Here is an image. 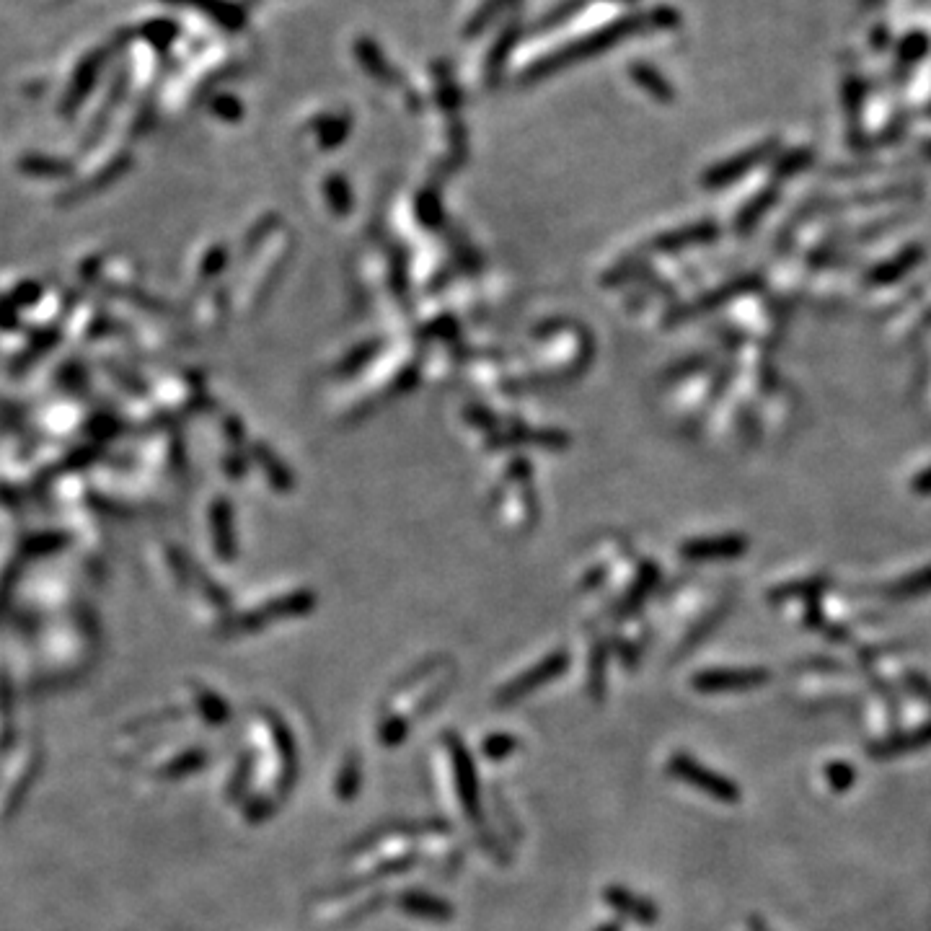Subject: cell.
<instances>
[{
	"instance_id": "6da1fadb",
	"label": "cell",
	"mask_w": 931,
	"mask_h": 931,
	"mask_svg": "<svg viewBox=\"0 0 931 931\" xmlns=\"http://www.w3.org/2000/svg\"><path fill=\"white\" fill-rule=\"evenodd\" d=\"M675 26H681V13L675 11L673 6H655L650 11H634L626 13L621 19H613L611 24L593 29V32L582 34V37L572 39L559 50H551L549 55L533 60L528 68L520 73V83L523 86H533V83L544 81L549 75L562 73V70L572 68L577 63H585L590 57L603 55V52L619 47L624 39L637 37V34H650V32H670Z\"/></svg>"
},
{
	"instance_id": "7a4b0ae2",
	"label": "cell",
	"mask_w": 931,
	"mask_h": 931,
	"mask_svg": "<svg viewBox=\"0 0 931 931\" xmlns=\"http://www.w3.org/2000/svg\"><path fill=\"white\" fill-rule=\"evenodd\" d=\"M668 774L678 779V782L688 784L691 789H696V792L707 794L709 800L722 802V805H738L743 800V792H740L738 784L712 771L704 763H699L694 756L683 753V750H678V753L668 758Z\"/></svg>"
},
{
	"instance_id": "3957f363",
	"label": "cell",
	"mask_w": 931,
	"mask_h": 931,
	"mask_svg": "<svg viewBox=\"0 0 931 931\" xmlns=\"http://www.w3.org/2000/svg\"><path fill=\"white\" fill-rule=\"evenodd\" d=\"M445 750H448L450 766H453V776H456V789L458 797H461L463 813L466 818L471 820L474 825H482L484 813H482V792H479V774H476V766L471 761L469 750L466 745L461 743L458 735H445L443 738Z\"/></svg>"
},
{
	"instance_id": "277c9868",
	"label": "cell",
	"mask_w": 931,
	"mask_h": 931,
	"mask_svg": "<svg viewBox=\"0 0 931 931\" xmlns=\"http://www.w3.org/2000/svg\"><path fill=\"white\" fill-rule=\"evenodd\" d=\"M567 665H569L567 652H551V655L544 657L541 663H536L533 668L525 670L523 675H518V678H513L510 683H505V686L494 694V707H500V709L513 707V704H518L520 699L531 696L533 691L544 688L546 683L554 681L557 675H562L564 670H567Z\"/></svg>"
},
{
	"instance_id": "5b68a950",
	"label": "cell",
	"mask_w": 931,
	"mask_h": 931,
	"mask_svg": "<svg viewBox=\"0 0 931 931\" xmlns=\"http://www.w3.org/2000/svg\"><path fill=\"white\" fill-rule=\"evenodd\" d=\"M769 673L761 668H714L701 670L691 678V688L699 694H735L766 686Z\"/></svg>"
},
{
	"instance_id": "8992f818",
	"label": "cell",
	"mask_w": 931,
	"mask_h": 931,
	"mask_svg": "<svg viewBox=\"0 0 931 931\" xmlns=\"http://www.w3.org/2000/svg\"><path fill=\"white\" fill-rule=\"evenodd\" d=\"M523 32L525 24L523 19H520V13L500 26V32L494 37L492 47L487 50V60H484V81H487L489 86H497V83L502 81V73H505L507 63H510L513 50L518 47L520 39H523Z\"/></svg>"
},
{
	"instance_id": "52a82bcc",
	"label": "cell",
	"mask_w": 931,
	"mask_h": 931,
	"mask_svg": "<svg viewBox=\"0 0 931 931\" xmlns=\"http://www.w3.org/2000/svg\"><path fill=\"white\" fill-rule=\"evenodd\" d=\"M603 900H606L613 911L621 913L624 919H632L637 921V924L650 926L660 919V911H657V906L652 900H647L644 895L632 893V890L624 888V885H611V888H606Z\"/></svg>"
},
{
	"instance_id": "ba28073f",
	"label": "cell",
	"mask_w": 931,
	"mask_h": 931,
	"mask_svg": "<svg viewBox=\"0 0 931 931\" xmlns=\"http://www.w3.org/2000/svg\"><path fill=\"white\" fill-rule=\"evenodd\" d=\"M163 3H174V6H187L194 11L205 13L220 29L225 32H241L249 21V13L244 6H238L236 0H163Z\"/></svg>"
},
{
	"instance_id": "9c48e42d",
	"label": "cell",
	"mask_w": 931,
	"mask_h": 931,
	"mask_svg": "<svg viewBox=\"0 0 931 931\" xmlns=\"http://www.w3.org/2000/svg\"><path fill=\"white\" fill-rule=\"evenodd\" d=\"M396 906H399V911L407 913V916H414V919H425V921L453 919V908H450L448 900L438 898V895L422 893V890H407V893H401L399 898H396Z\"/></svg>"
},
{
	"instance_id": "30bf717a",
	"label": "cell",
	"mask_w": 931,
	"mask_h": 931,
	"mask_svg": "<svg viewBox=\"0 0 931 931\" xmlns=\"http://www.w3.org/2000/svg\"><path fill=\"white\" fill-rule=\"evenodd\" d=\"M355 55H357V63L363 65L365 73L373 75L375 81L383 83V86H401V73L394 68V65L388 63V57L383 55V50L378 47L375 39H370V37L357 39Z\"/></svg>"
},
{
	"instance_id": "8fae6325",
	"label": "cell",
	"mask_w": 931,
	"mask_h": 931,
	"mask_svg": "<svg viewBox=\"0 0 931 931\" xmlns=\"http://www.w3.org/2000/svg\"><path fill=\"white\" fill-rule=\"evenodd\" d=\"M771 148H774L771 143H761L758 148L745 150V153L730 158L727 163H719V166H714V169L704 176V182H707L709 187H719V184H727V182H732V179H738V176H743L745 171H750L753 166H758L763 158L769 156Z\"/></svg>"
},
{
	"instance_id": "7c38bea8",
	"label": "cell",
	"mask_w": 931,
	"mask_h": 931,
	"mask_svg": "<svg viewBox=\"0 0 931 931\" xmlns=\"http://www.w3.org/2000/svg\"><path fill=\"white\" fill-rule=\"evenodd\" d=\"M109 52H112L109 47H101V50H94L88 57H83L81 65H78V70H75V75H73V86H70V91H68V104H70V107H75V104H78V101H81L83 96L91 91V86H94L101 65L107 63Z\"/></svg>"
},
{
	"instance_id": "4fadbf2b",
	"label": "cell",
	"mask_w": 931,
	"mask_h": 931,
	"mask_svg": "<svg viewBox=\"0 0 931 931\" xmlns=\"http://www.w3.org/2000/svg\"><path fill=\"white\" fill-rule=\"evenodd\" d=\"M629 75H632V81L637 83L639 88H644V91H647L652 99L665 101V104H668V101H673V96H675L673 86H670L668 78H665V75L660 73L655 65L632 63V68H629Z\"/></svg>"
},
{
	"instance_id": "5bb4252c",
	"label": "cell",
	"mask_w": 931,
	"mask_h": 931,
	"mask_svg": "<svg viewBox=\"0 0 931 931\" xmlns=\"http://www.w3.org/2000/svg\"><path fill=\"white\" fill-rule=\"evenodd\" d=\"M931 743V725L919 727V730L906 732V735H898V738H890L885 743L872 745V756L875 758H893V756H903L908 750H919L924 745Z\"/></svg>"
},
{
	"instance_id": "9a60e30c",
	"label": "cell",
	"mask_w": 931,
	"mask_h": 931,
	"mask_svg": "<svg viewBox=\"0 0 931 931\" xmlns=\"http://www.w3.org/2000/svg\"><path fill=\"white\" fill-rule=\"evenodd\" d=\"M590 0H559L557 6H551L549 11L531 26V34H549L559 26H564L567 21H572L575 16H580L585 8H588Z\"/></svg>"
},
{
	"instance_id": "2e32d148",
	"label": "cell",
	"mask_w": 931,
	"mask_h": 931,
	"mask_svg": "<svg viewBox=\"0 0 931 931\" xmlns=\"http://www.w3.org/2000/svg\"><path fill=\"white\" fill-rule=\"evenodd\" d=\"M513 3H515V0H482V6H479L474 13H471L469 21H466V26H463V37H466V39L482 37V34L487 32L489 26H492L494 21L500 19L502 13H505L507 8L513 6Z\"/></svg>"
},
{
	"instance_id": "e0dca14e",
	"label": "cell",
	"mask_w": 931,
	"mask_h": 931,
	"mask_svg": "<svg viewBox=\"0 0 931 931\" xmlns=\"http://www.w3.org/2000/svg\"><path fill=\"white\" fill-rule=\"evenodd\" d=\"M176 37H179V24H174V21L169 19H153L140 26V39L148 42L150 47H156V50L171 47V42H176Z\"/></svg>"
},
{
	"instance_id": "ac0fdd59",
	"label": "cell",
	"mask_w": 931,
	"mask_h": 931,
	"mask_svg": "<svg viewBox=\"0 0 931 931\" xmlns=\"http://www.w3.org/2000/svg\"><path fill=\"white\" fill-rule=\"evenodd\" d=\"M743 549L745 546L740 544V541H714V544L704 541V544H688L686 549H683V554L691 559H712V557H735V554H740Z\"/></svg>"
},
{
	"instance_id": "d6986e66",
	"label": "cell",
	"mask_w": 931,
	"mask_h": 931,
	"mask_svg": "<svg viewBox=\"0 0 931 931\" xmlns=\"http://www.w3.org/2000/svg\"><path fill=\"white\" fill-rule=\"evenodd\" d=\"M407 735H409L407 717H399V714H388V717H383L381 730H378V738H381V743L386 745V748H399V745L407 740Z\"/></svg>"
},
{
	"instance_id": "ffe728a7",
	"label": "cell",
	"mask_w": 931,
	"mask_h": 931,
	"mask_svg": "<svg viewBox=\"0 0 931 931\" xmlns=\"http://www.w3.org/2000/svg\"><path fill=\"white\" fill-rule=\"evenodd\" d=\"M518 745V738H513V735H507V732H492V735L484 738L482 753L489 761H502V758L513 756L515 750H518Z\"/></svg>"
},
{
	"instance_id": "44dd1931",
	"label": "cell",
	"mask_w": 931,
	"mask_h": 931,
	"mask_svg": "<svg viewBox=\"0 0 931 931\" xmlns=\"http://www.w3.org/2000/svg\"><path fill=\"white\" fill-rule=\"evenodd\" d=\"M854 776L857 774H854V766H851V763L836 761V763H828V766H825V782L831 784L836 792H846V789H851Z\"/></svg>"
},
{
	"instance_id": "7402d4cb",
	"label": "cell",
	"mask_w": 931,
	"mask_h": 931,
	"mask_svg": "<svg viewBox=\"0 0 931 931\" xmlns=\"http://www.w3.org/2000/svg\"><path fill=\"white\" fill-rule=\"evenodd\" d=\"M215 104H218V109L223 114H238V107H236V99H231V96H220L218 101H215Z\"/></svg>"
},
{
	"instance_id": "603a6c76",
	"label": "cell",
	"mask_w": 931,
	"mask_h": 931,
	"mask_svg": "<svg viewBox=\"0 0 931 931\" xmlns=\"http://www.w3.org/2000/svg\"><path fill=\"white\" fill-rule=\"evenodd\" d=\"M748 931H771L769 924L761 919V916H750L748 919Z\"/></svg>"
},
{
	"instance_id": "cb8c5ba5",
	"label": "cell",
	"mask_w": 931,
	"mask_h": 931,
	"mask_svg": "<svg viewBox=\"0 0 931 931\" xmlns=\"http://www.w3.org/2000/svg\"><path fill=\"white\" fill-rule=\"evenodd\" d=\"M595 931H621V926H619V924H613V921H611V924L598 926V929H595Z\"/></svg>"
},
{
	"instance_id": "d4e9b609",
	"label": "cell",
	"mask_w": 931,
	"mask_h": 931,
	"mask_svg": "<svg viewBox=\"0 0 931 931\" xmlns=\"http://www.w3.org/2000/svg\"><path fill=\"white\" fill-rule=\"evenodd\" d=\"M611 3H624V6H634L637 0H611Z\"/></svg>"
}]
</instances>
